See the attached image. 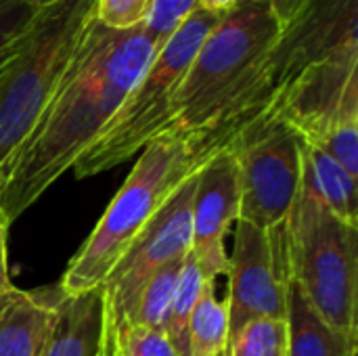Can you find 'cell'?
Here are the masks:
<instances>
[{"label":"cell","mask_w":358,"mask_h":356,"mask_svg":"<svg viewBox=\"0 0 358 356\" xmlns=\"http://www.w3.org/2000/svg\"><path fill=\"white\" fill-rule=\"evenodd\" d=\"M122 356H180L164 329H149L141 325L117 327Z\"/></svg>","instance_id":"obj_22"},{"label":"cell","mask_w":358,"mask_h":356,"mask_svg":"<svg viewBox=\"0 0 358 356\" xmlns=\"http://www.w3.org/2000/svg\"><path fill=\"white\" fill-rule=\"evenodd\" d=\"M36 15L23 0H0V59L15 52Z\"/></svg>","instance_id":"obj_24"},{"label":"cell","mask_w":358,"mask_h":356,"mask_svg":"<svg viewBox=\"0 0 358 356\" xmlns=\"http://www.w3.org/2000/svg\"><path fill=\"white\" fill-rule=\"evenodd\" d=\"M197 6L199 0H153L143 29L159 48Z\"/></svg>","instance_id":"obj_21"},{"label":"cell","mask_w":358,"mask_h":356,"mask_svg":"<svg viewBox=\"0 0 358 356\" xmlns=\"http://www.w3.org/2000/svg\"><path fill=\"white\" fill-rule=\"evenodd\" d=\"M241 0H199V8L216 13V15H227L229 10H233Z\"/></svg>","instance_id":"obj_28"},{"label":"cell","mask_w":358,"mask_h":356,"mask_svg":"<svg viewBox=\"0 0 358 356\" xmlns=\"http://www.w3.org/2000/svg\"><path fill=\"white\" fill-rule=\"evenodd\" d=\"M185 258L172 260L166 266H162L143 287L138 302L130 315V319L124 325H141L149 329H164L168 321V313L178 287L180 271H182ZM122 327V325H120Z\"/></svg>","instance_id":"obj_17"},{"label":"cell","mask_w":358,"mask_h":356,"mask_svg":"<svg viewBox=\"0 0 358 356\" xmlns=\"http://www.w3.org/2000/svg\"><path fill=\"white\" fill-rule=\"evenodd\" d=\"M302 178L310 191L348 225L358 227V178L336 159L302 141Z\"/></svg>","instance_id":"obj_15"},{"label":"cell","mask_w":358,"mask_h":356,"mask_svg":"<svg viewBox=\"0 0 358 356\" xmlns=\"http://www.w3.org/2000/svg\"><path fill=\"white\" fill-rule=\"evenodd\" d=\"M195 174L166 199L103 281L105 300L117 327L130 319L145 283L162 266L191 252Z\"/></svg>","instance_id":"obj_9"},{"label":"cell","mask_w":358,"mask_h":356,"mask_svg":"<svg viewBox=\"0 0 358 356\" xmlns=\"http://www.w3.org/2000/svg\"><path fill=\"white\" fill-rule=\"evenodd\" d=\"M287 355L285 356H357L358 336L329 325L289 277L287 285Z\"/></svg>","instance_id":"obj_14"},{"label":"cell","mask_w":358,"mask_h":356,"mask_svg":"<svg viewBox=\"0 0 358 356\" xmlns=\"http://www.w3.org/2000/svg\"><path fill=\"white\" fill-rule=\"evenodd\" d=\"M96 356H122L120 355V340H117V325L113 321V315L109 313L107 300H105V325H103V338L101 348Z\"/></svg>","instance_id":"obj_26"},{"label":"cell","mask_w":358,"mask_h":356,"mask_svg":"<svg viewBox=\"0 0 358 356\" xmlns=\"http://www.w3.org/2000/svg\"><path fill=\"white\" fill-rule=\"evenodd\" d=\"M237 130L239 126L203 134H157L149 141L101 220L69 260L59 292L78 296L103 285L166 199Z\"/></svg>","instance_id":"obj_3"},{"label":"cell","mask_w":358,"mask_h":356,"mask_svg":"<svg viewBox=\"0 0 358 356\" xmlns=\"http://www.w3.org/2000/svg\"><path fill=\"white\" fill-rule=\"evenodd\" d=\"M17 48H19V46H17ZM17 48H15V52H17ZM15 52H10L8 57H2V59H0V76H2V71L6 69V65L10 63V59L15 57Z\"/></svg>","instance_id":"obj_30"},{"label":"cell","mask_w":358,"mask_h":356,"mask_svg":"<svg viewBox=\"0 0 358 356\" xmlns=\"http://www.w3.org/2000/svg\"><path fill=\"white\" fill-rule=\"evenodd\" d=\"M155 52L157 46L143 27L117 31L92 21L36 128L0 170V212L8 225L71 170Z\"/></svg>","instance_id":"obj_1"},{"label":"cell","mask_w":358,"mask_h":356,"mask_svg":"<svg viewBox=\"0 0 358 356\" xmlns=\"http://www.w3.org/2000/svg\"><path fill=\"white\" fill-rule=\"evenodd\" d=\"M285 355H287L285 319H252L231 336L229 350H227V356Z\"/></svg>","instance_id":"obj_19"},{"label":"cell","mask_w":358,"mask_h":356,"mask_svg":"<svg viewBox=\"0 0 358 356\" xmlns=\"http://www.w3.org/2000/svg\"><path fill=\"white\" fill-rule=\"evenodd\" d=\"M346 52H358V0H308L271 52V103L300 73Z\"/></svg>","instance_id":"obj_10"},{"label":"cell","mask_w":358,"mask_h":356,"mask_svg":"<svg viewBox=\"0 0 358 356\" xmlns=\"http://www.w3.org/2000/svg\"><path fill=\"white\" fill-rule=\"evenodd\" d=\"M57 292H21L0 300V356H38L55 317Z\"/></svg>","instance_id":"obj_13"},{"label":"cell","mask_w":358,"mask_h":356,"mask_svg":"<svg viewBox=\"0 0 358 356\" xmlns=\"http://www.w3.org/2000/svg\"><path fill=\"white\" fill-rule=\"evenodd\" d=\"M239 172V220L275 229L287 220L302 183V138L271 107L248 118L229 141Z\"/></svg>","instance_id":"obj_7"},{"label":"cell","mask_w":358,"mask_h":356,"mask_svg":"<svg viewBox=\"0 0 358 356\" xmlns=\"http://www.w3.org/2000/svg\"><path fill=\"white\" fill-rule=\"evenodd\" d=\"M153 0H96V21L109 29H134L143 27Z\"/></svg>","instance_id":"obj_23"},{"label":"cell","mask_w":358,"mask_h":356,"mask_svg":"<svg viewBox=\"0 0 358 356\" xmlns=\"http://www.w3.org/2000/svg\"><path fill=\"white\" fill-rule=\"evenodd\" d=\"M8 227L10 225L6 222L4 214L0 212V300H4L6 296L17 292V287L10 281V273H8V248H6Z\"/></svg>","instance_id":"obj_25"},{"label":"cell","mask_w":358,"mask_h":356,"mask_svg":"<svg viewBox=\"0 0 358 356\" xmlns=\"http://www.w3.org/2000/svg\"><path fill=\"white\" fill-rule=\"evenodd\" d=\"M241 189L237 159L227 143L212 153L195 174L191 214V254L208 279H218L229 271L224 237L239 220Z\"/></svg>","instance_id":"obj_11"},{"label":"cell","mask_w":358,"mask_h":356,"mask_svg":"<svg viewBox=\"0 0 358 356\" xmlns=\"http://www.w3.org/2000/svg\"><path fill=\"white\" fill-rule=\"evenodd\" d=\"M285 225L292 281L329 325L358 336V227L329 212L304 178Z\"/></svg>","instance_id":"obj_6"},{"label":"cell","mask_w":358,"mask_h":356,"mask_svg":"<svg viewBox=\"0 0 358 356\" xmlns=\"http://www.w3.org/2000/svg\"><path fill=\"white\" fill-rule=\"evenodd\" d=\"M304 143L321 149L358 178V105L344 109L321 134Z\"/></svg>","instance_id":"obj_20"},{"label":"cell","mask_w":358,"mask_h":356,"mask_svg":"<svg viewBox=\"0 0 358 356\" xmlns=\"http://www.w3.org/2000/svg\"><path fill=\"white\" fill-rule=\"evenodd\" d=\"M241 2H245V0H241ZM268 2L275 6L277 15H279V19L283 23V27H285L287 23H292L300 15V10L306 6L308 0H268Z\"/></svg>","instance_id":"obj_27"},{"label":"cell","mask_w":358,"mask_h":356,"mask_svg":"<svg viewBox=\"0 0 358 356\" xmlns=\"http://www.w3.org/2000/svg\"><path fill=\"white\" fill-rule=\"evenodd\" d=\"M285 222L275 229H262L245 220L235 222L227 271L231 336L252 319H285L287 315L289 252Z\"/></svg>","instance_id":"obj_8"},{"label":"cell","mask_w":358,"mask_h":356,"mask_svg":"<svg viewBox=\"0 0 358 356\" xmlns=\"http://www.w3.org/2000/svg\"><path fill=\"white\" fill-rule=\"evenodd\" d=\"M281 34L268 0H245L229 10L199 46L159 134L237 128L268 107V59Z\"/></svg>","instance_id":"obj_2"},{"label":"cell","mask_w":358,"mask_h":356,"mask_svg":"<svg viewBox=\"0 0 358 356\" xmlns=\"http://www.w3.org/2000/svg\"><path fill=\"white\" fill-rule=\"evenodd\" d=\"M94 19L96 0H57L38 10L0 76V170L36 128Z\"/></svg>","instance_id":"obj_4"},{"label":"cell","mask_w":358,"mask_h":356,"mask_svg":"<svg viewBox=\"0 0 358 356\" xmlns=\"http://www.w3.org/2000/svg\"><path fill=\"white\" fill-rule=\"evenodd\" d=\"M208 281L210 279L203 275L197 260L189 252L185 256L178 287H176V294H174V300H172V306L168 313V321L164 327V332L168 334V338L172 340L174 348L178 350L180 356H189V340H187L189 319H191Z\"/></svg>","instance_id":"obj_18"},{"label":"cell","mask_w":358,"mask_h":356,"mask_svg":"<svg viewBox=\"0 0 358 356\" xmlns=\"http://www.w3.org/2000/svg\"><path fill=\"white\" fill-rule=\"evenodd\" d=\"M105 325L103 285L63 296L57 287L55 317L38 356H96Z\"/></svg>","instance_id":"obj_12"},{"label":"cell","mask_w":358,"mask_h":356,"mask_svg":"<svg viewBox=\"0 0 358 356\" xmlns=\"http://www.w3.org/2000/svg\"><path fill=\"white\" fill-rule=\"evenodd\" d=\"M203 8H195L180 27L157 48L155 57L120 105L94 143L71 166L76 178H90L113 170L153 141L170 122L176 90L187 76L199 46L222 21Z\"/></svg>","instance_id":"obj_5"},{"label":"cell","mask_w":358,"mask_h":356,"mask_svg":"<svg viewBox=\"0 0 358 356\" xmlns=\"http://www.w3.org/2000/svg\"><path fill=\"white\" fill-rule=\"evenodd\" d=\"M25 4H29L31 8H36V10H42V8H46V6H50V4H55L57 0H23Z\"/></svg>","instance_id":"obj_29"},{"label":"cell","mask_w":358,"mask_h":356,"mask_svg":"<svg viewBox=\"0 0 358 356\" xmlns=\"http://www.w3.org/2000/svg\"><path fill=\"white\" fill-rule=\"evenodd\" d=\"M189 356H227L231 327L227 298H218L216 279L206 283V290L189 319L187 329Z\"/></svg>","instance_id":"obj_16"}]
</instances>
